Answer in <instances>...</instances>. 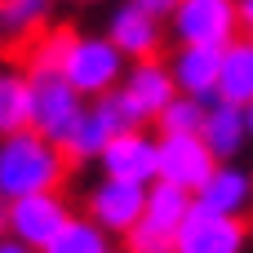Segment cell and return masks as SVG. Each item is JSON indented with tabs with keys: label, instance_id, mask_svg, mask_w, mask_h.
Returning <instances> with one entry per match:
<instances>
[{
	"label": "cell",
	"instance_id": "9a60e30c",
	"mask_svg": "<svg viewBox=\"0 0 253 253\" xmlns=\"http://www.w3.org/2000/svg\"><path fill=\"white\" fill-rule=\"evenodd\" d=\"M200 138L205 147L213 151V160H240L245 147H249V120H245V107L227 102V98H213L209 111H205V125H200Z\"/></svg>",
	"mask_w": 253,
	"mask_h": 253
},
{
	"label": "cell",
	"instance_id": "7a4b0ae2",
	"mask_svg": "<svg viewBox=\"0 0 253 253\" xmlns=\"http://www.w3.org/2000/svg\"><path fill=\"white\" fill-rule=\"evenodd\" d=\"M125 67H129V58L116 49V40H111L107 31H76L67 58H62V76H67L84 98L116 93L120 80H125Z\"/></svg>",
	"mask_w": 253,
	"mask_h": 253
},
{
	"label": "cell",
	"instance_id": "5b68a950",
	"mask_svg": "<svg viewBox=\"0 0 253 253\" xmlns=\"http://www.w3.org/2000/svg\"><path fill=\"white\" fill-rule=\"evenodd\" d=\"M71 218V205L62 191H36V196H18L0 205V231L31 245L44 253V245L58 236V227Z\"/></svg>",
	"mask_w": 253,
	"mask_h": 253
},
{
	"label": "cell",
	"instance_id": "5bb4252c",
	"mask_svg": "<svg viewBox=\"0 0 253 253\" xmlns=\"http://www.w3.org/2000/svg\"><path fill=\"white\" fill-rule=\"evenodd\" d=\"M169 71H173L178 93H191V98H200V102H213V98H218L222 49H213V44H178V49L169 53Z\"/></svg>",
	"mask_w": 253,
	"mask_h": 253
},
{
	"label": "cell",
	"instance_id": "ffe728a7",
	"mask_svg": "<svg viewBox=\"0 0 253 253\" xmlns=\"http://www.w3.org/2000/svg\"><path fill=\"white\" fill-rule=\"evenodd\" d=\"M191 205H196V196H191V191H182V187H173V182H160V178H156V182L147 187V213H142V218H151V222H160V227L178 231V227L187 222Z\"/></svg>",
	"mask_w": 253,
	"mask_h": 253
},
{
	"label": "cell",
	"instance_id": "8fae6325",
	"mask_svg": "<svg viewBox=\"0 0 253 253\" xmlns=\"http://www.w3.org/2000/svg\"><path fill=\"white\" fill-rule=\"evenodd\" d=\"M213 169L218 160L200 133H160V182H173L196 196Z\"/></svg>",
	"mask_w": 253,
	"mask_h": 253
},
{
	"label": "cell",
	"instance_id": "603a6c76",
	"mask_svg": "<svg viewBox=\"0 0 253 253\" xmlns=\"http://www.w3.org/2000/svg\"><path fill=\"white\" fill-rule=\"evenodd\" d=\"M125 253H178V231L142 218L133 231H125Z\"/></svg>",
	"mask_w": 253,
	"mask_h": 253
},
{
	"label": "cell",
	"instance_id": "ac0fdd59",
	"mask_svg": "<svg viewBox=\"0 0 253 253\" xmlns=\"http://www.w3.org/2000/svg\"><path fill=\"white\" fill-rule=\"evenodd\" d=\"M107 249H111V236L89 213H71L58 227V236L44 245V253H107Z\"/></svg>",
	"mask_w": 253,
	"mask_h": 253
},
{
	"label": "cell",
	"instance_id": "52a82bcc",
	"mask_svg": "<svg viewBox=\"0 0 253 253\" xmlns=\"http://www.w3.org/2000/svg\"><path fill=\"white\" fill-rule=\"evenodd\" d=\"M84 93L62 76V71H31V129H40L44 138L62 142L71 133V125L84 111Z\"/></svg>",
	"mask_w": 253,
	"mask_h": 253
},
{
	"label": "cell",
	"instance_id": "d4e9b609",
	"mask_svg": "<svg viewBox=\"0 0 253 253\" xmlns=\"http://www.w3.org/2000/svg\"><path fill=\"white\" fill-rule=\"evenodd\" d=\"M0 253H40V249L22 245V240H13V236H0Z\"/></svg>",
	"mask_w": 253,
	"mask_h": 253
},
{
	"label": "cell",
	"instance_id": "7c38bea8",
	"mask_svg": "<svg viewBox=\"0 0 253 253\" xmlns=\"http://www.w3.org/2000/svg\"><path fill=\"white\" fill-rule=\"evenodd\" d=\"M249 249V222L227 213H205L191 205L187 222L178 227V253H245Z\"/></svg>",
	"mask_w": 253,
	"mask_h": 253
},
{
	"label": "cell",
	"instance_id": "4dcf8cb0",
	"mask_svg": "<svg viewBox=\"0 0 253 253\" xmlns=\"http://www.w3.org/2000/svg\"><path fill=\"white\" fill-rule=\"evenodd\" d=\"M249 222H253V209H249Z\"/></svg>",
	"mask_w": 253,
	"mask_h": 253
},
{
	"label": "cell",
	"instance_id": "3957f363",
	"mask_svg": "<svg viewBox=\"0 0 253 253\" xmlns=\"http://www.w3.org/2000/svg\"><path fill=\"white\" fill-rule=\"evenodd\" d=\"M173 44H213L227 49L240 36V4L236 0H178L165 18Z\"/></svg>",
	"mask_w": 253,
	"mask_h": 253
},
{
	"label": "cell",
	"instance_id": "4316f807",
	"mask_svg": "<svg viewBox=\"0 0 253 253\" xmlns=\"http://www.w3.org/2000/svg\"><path fill=\"white\" fill-rule=\"evenodd\" d=\"M245 120H249V138H253V102L245 107Z\"/></svg>",
	"mask_w": 253,
	"mask_h": 253
},
{
	"label": "cell",
	"instance_id": "9c48e42d",
	"mask_svg": "<svg viewBox=\"0 0 253 253\" xmlns=\"http://www.w3.org/2000/svg\"><path fill=\"white\" fill-rule=\"evenodd\" d=\"M84 213L116 240H125V231H133L147 213V187L138 182H120V178H98L84 196Z\"/></svg>",
	"mask_w": 253,
	"mask_h": 253
},
{
	"label": "cell",
	"instance_id": "d6986e66",
	"mask_svg": "<svg viewBox=\"0 0 253 253\" xmlns=\"http://www.w3.org/2000/svg\"><path fill=\"white\" fill-rule=\"evenodd\" d=\"M71 40H76V27H67V22H49L44 31H36L27 40V71H62Z\"/></svg>",
	"mask_w": 253,
	"mask_h": 253
},
{
	"label": "cell",
	"instance_id": "83f0119b",
	"mask_svg": "<svg viewBox=\"0 0 253 253\" xmlns=\"http://www.w3.org/2000/svg\"><path fill=\"white\" fill-rule=\"evenodd\" d=\"M58 4H102V0H58Z\"/></svg>",
	"mask_w": 253,
	"mask_h": 253
},
{
	"label": "cell",
	"instance_id": "6da1fadb",
	"mask_svg": "<svg viewBox=\"0 0 253 253\" xmlns=\"http://www.w3.org/2000/svg\"><path fill=\"white\" fill-rule=\"evenodd\" d=\"M67 173H71V160L40 129L27 125L0 138V205L18 196H36V191H62Z\"/></svg>",
	"mask_w": 253,
	"mask_h": 253
},
{
	"label": "cell",
	"instance_id": "f546056e",
	"mask_svg": "<svg viewBox=\"0 0 253 253\" xmlns=\"http://www.w3.org/2000/svg\"><path fill=\"white\" fill-rule=\"evenodd\" d=\"M107 253H125V249H107Z\"/></svg>",
	"mask_w": 253,
	"mask_h": 253
},
{
	"label": "cell",
	"instance_id": "e0dca14e",
	"mask_svg": "<svg viewBox=\"0 0 253 253\" xmlns=\"http://www.w3.org/2000/svg\"><path fill=\"white\" fill-rule=\"evenodd\" d=\"M31 125V71L0 67V138Z\"/></svg>",
	"mask_w": 253,
	"mask_h": 253
},
{
	"label": "cell",
	"instance_id": "277c9868",
	"mask_svg": "<svg viewBox=\"0 0 253 253\" xmlns=\"http://www.w3.org/2000/svg\"><path fill=\"white\" fill-rule=\"evenodd\" d=\"M125 129H138V125L129 120V111L120 107L116 93H102V98H89V102H84L80 120L71 125V133H67L58 147H62V156H67L71 165H98L102 147H107L116 133H125Z\"/></svg>",
	"mask_w": 253,
	"mask_h": 253
},
{
	"label": "cell",
	"instance_id": "2e32d148",
	"mask_svg": "<svg viewBox=\"0 0 253 253\" xmlns=\"http://www.w3.org/2000/svg\"><path fill=\"white\" fill-rule=\"evenodd\" d=\"M218 98L249 107L253 102V36L240 31L227 49H222V71H218Z\"/></svg>",
	"mask_w": 253,
	"mask_h": 253
},
{
	"label": "cell",
	"instance_id": "ba28073f",
	"mask_svg": "<svg viewBox=\"0 0 253 253\" xmlns=\"http://www.w3.org/2000/svg\"><path fill=\"white\" fill-rule=\"evenodd\" d=\"M98 169H102V178H120V182L151 187V182L160 178V133H151L147 125L116 133V138L102 147Z\"/></svg>",
	"mask_w": 253,
	"mask_h": 253
},
{
	"label": "cell",
	"instance_id": "cb8c5ba5",
	"mask_svg": "<svg viewBox=\"0 0 253 253\" xmlns=\"http://www.w3.org/2000/svg\"><path fill=\"white\" fill-rule=\"evenodd\" d=\"M133 4H138V9H147V13H156V18H169L178 0H133Z\"/></svg>",
	"mask_w": 253,
	"mask_h": 253
},
{
	"label": "cell",
	"instance_id": "30bf717a",
	"mask_svg": "<svg viewBox=\"0 0 253 253\" xmlns=\"http://www.w3.org/2000/svg\"><path fill=\"white\" fill-rule=\"evenodd\" d=\"M107 36L116 40V49H120L129 62H138V58H160L165 36H169V22L156 18V13H147V9H138L133 0H120V4L107 13Z\"/></svg>",
	"mask_w": 253,
	"mask_h": 253
},
{
	"label": "cell",
	"instance_id": "484cf974",
	"mask_svg": "<svg viewBox=\"0 0 253 253\" xmlns=\"http://www.w3.org/2000/svg\"><path fill=\"white\" fill-rule=\"evenodd\" d=\"M236 4H240V31L253 36V0H236Z\"/></svg>",
	"mask_w": 253,
	"mask_h": 253
},
{
	"label": "cell",
	"instance_id": "4fadbf2b",
	"mask_svg": "<svg viewBox=\"0 0 253 253\" xmlns=\"http://www.w3.org/2000/svg\"><path fill=\"white\" fill-rule=\"evenodd\" d=\"M196 209L227 213V218H245L253 209V169H240L236 160H222L205 178V187L196 191Z\"/></svg>",
	"mask_w": 253,
	"mask_h": 253
},
{
	"label": "cell",
	"instance_id": "8992f818",
	"mask_svg": "<svg viewBox=\"0 0 253 253\" xmlns=\"http://www.w3.org/2000/svg\"><path fill=\"white\" fill-rule=\"evenodd\" d=\"M178 84H173V71H169V58H138L125 67V80L116 89L120 107L129 111L133 125H156V116L173 102Z\"/></svg>",
	"mask_w": 253,
	"mask_h": 253
},
{
	"label": "cell",
	"instance_id": "1f68e13d",
	"mask_svg": "<svg viewBox=\"0 0 253 253\" xmlns=\"http://www.w3.org/2000/svg\"><path fill=\"white\" fill-rule=\"evenodd\" d=\"M0 236H4V231H0Z\"/></svg>",
	"mask_w": 253,
	"mask_h": 253
},
{
	"label": "cell",
	"instance_id": "f1b7e54d",
	"mask_svg": "<svg viewBox=\"0 0 253 253\" xmlns=\"http://www.w3.org/2000/svg\"><path fill=\"white\" fill-rule=\"evenodd\" d=\"M4 40H9V36H4V9H0V44H4Z\"/></svg>",
	"mask_w": 253,
	"mask_h": 253
},
{
	"label": "cell",
	"instance_id": "7402d4cb",
	"mask_svg": "<svg viewBox=\"0 0 253 253\" xmlns=\"http://www.w3.org/2000/svg\"><path fill=\"white\" fill-rule=\"evenodd\" d=\"M209 102L191 98V93H173V102L156 116V133H200Z\"/></svg>",
	"mask_w": 253,
	"mask_h": 253
},
{
	"label": "cell",
	"instance_id": "44dd1931",
	"mask_svg": "<svg viewBox=\"0 0 253 253\" xmlns=\"http://www.w3.org/2000/svg\"><path fill=\"white\" fill-rule=\"evenodd\" d=\"M53 4L58 0H0V9H4V36L9 40H31L36 31H44L53 22Z\"/></svg>",
	"mask_w": 253,
	"mask_h": 253
}]
</instances>
